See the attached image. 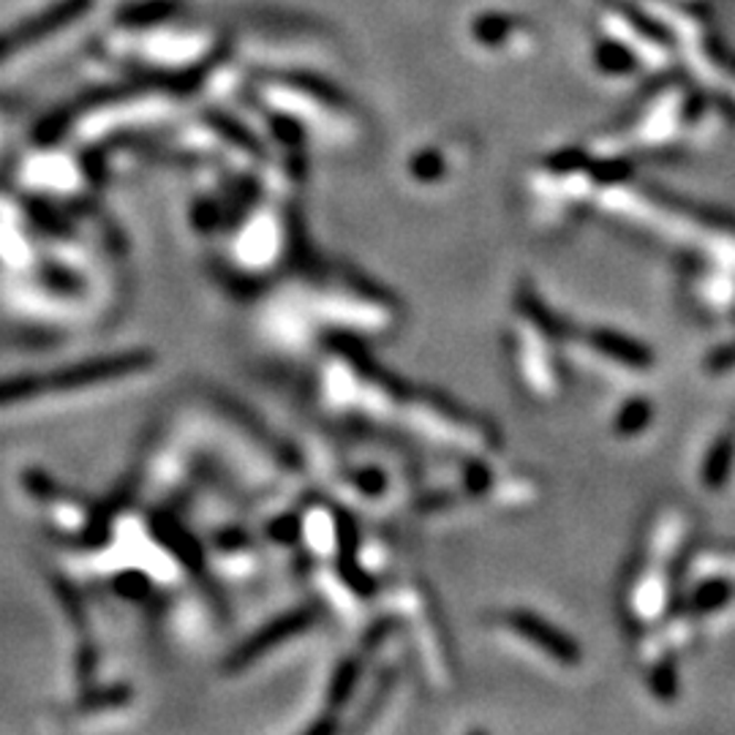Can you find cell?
I'll return each instance as SVG.
<instances>
[{"mask_svg": "<svg viewBox=\"0 0 735 735\" xmlns=\"http://www.w3.org/2000/svg\"><path fill=\"white\" fill-rule=\"evenodd\" d=\"M496 630L509 632L524 643L537 645L542 654H548L550 660L561 662V665H578L580 662V649L572 638H567L565 632L556 630L553 624H548L539 615L529 613V610H513V613H504L496 624Z\"/></svg>", "mask_w": 735, "mask_h": 735, "instance_id": "1", "label": "cell"}, {"mask_svg": "<svg viewBox=\"0 0 735 735\" xmlns=\"http://www.w3.org/2000/svg\"><path fill=\"white\" fill-rule=\"evenodd\" d=\"M589 346L597 349V352L604 354L608 360H615V363L632 368V371H649L654 365V352H651L645 343L635 341V338L615 333V330H594L589 335Z\"/></svg>", "mask_w": 735, "mask_h": 735, "instance_id": "2", "label": "cell"}, {"mask_svg": "<svg viewBox=\"0 0 735 735\" xmlns=\"http://www.w3.org/2000/svg\"><path fill=\"white\" fill-rule=\"evenodd\" d=\"M735 464V434L725 431L714 444H711L708 455H705L703 468H701V483L708 490H722L731 483Z\"/></svg>", "mask_w": 735, "mask_h": 735, "instance_id": "3", "label": "cell"}, {"mask_svg": "<svg viewBox=\"0 0 735 735\" xmlns=\"http://www.w3.org/2000/svg\"><path fill=\"white\" fill-rule=\"evenodd\" d=\"M733 597V586L727 583V580H705V583L697 586L695 591H692V600H690V608L695 610V613H716V610L725 608L727 602H731Z\"/></svg>", "mask_w": 735, "mask_h": 735, "instance_id": "4", "label": "cell"}, {"mask_svg": "<svg viewBox=\"0 0 735 735\" xmlns=\"http://www.w3.org/2000/svg\"><path fill=\"white\" fill-rule=\"evenodd\" d=\"M651 417H654V406L645 398H630L621 406L619 417H615V434L619 436H638L649 428Z\"/></svg>", "mask_w": 735, "mask_h": 735, "instance_id": "5", "label": "cell"}, {"mask_svg": "<svg viewBox=\"0 0 735 735\" xmlns=\"http://www.w3.org/2000/svg\"><path fill=\"white\" fill-rule=\"evenodd\" d=\"M649 684H651V692H654V697H660V701H675V695H679V673H675V665L670 660H662L660 665H654L649 675Z\"/></svg>", "mask_w": 735, "mask_h": 735, "instance_id": "6", "label": "cell"}, {"mask_svg": "<svg viewBox=\"0 0 735 735\" xmlns=\"http://www.w3.org/2000/svg\"><path fill=\"white\" fill-rule=\"evenodd\" d=\"M705 365H708V371L714 373H725L735 368V341L727 343V346L716 349V352H711V358L705 360Z\"/></svg>", "mask_w": 735, "mask_h": 735, "instance_id": "7", "label": "cell"}]
</instances>
